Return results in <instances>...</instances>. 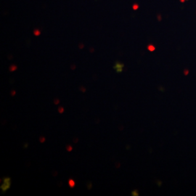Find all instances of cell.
Segmentation results:
<instances>
[{
  "label": "cell",
  "mask_w": 196,
  "mask_h": 196,
  "mask_svg": "<svg viewBox=\"0 0 196 196\" xmlns=\"http://www.w3.org/2000/svg\"><path fill=\"white\" fill-rule=\"evenodd\" d=\"M66 149H67V150L68 152H71V150H73V148L71 146V145H68L67 148H66Z\"/></svg>",
  "instance_id": "9"
},
{
  "label": "cell",
  "mask_w": 196,
  "mask_h": 196,
  "mask_svg": "<svg viewBox=\"0 0 196 196\" xmlns=\"http://www.w3.org/2000/svg\"><path fill=\"white\" fill-rule=\"evenodd\" d=\"M138 7H139V6H138V5H137V4H134V5H133V9L134 10H137V9H138Z\"/></svg>",
  "instance_id": "10"
},
{
  "label": "cell",
  "mask_w": 196,
  "mask_h": 196,
  "mask_svg": "<svg viewBox=\"0 0 196 196\" xmlns=\"http://www.w3.org/2000/svg\"><path fill=\"white\" fill-rule=\"evenodd\" d=\"M58 103H59V100H58V99L55 100V104H58Z\"/></svg>",
  "instance_id": "13"
},
{
  "label": "cell",
  "mask_w": 196,
  "mask_h": 196,
  "mask_svg": "<svg viewBox=\"0 0 196 196\" xmlns=\"http://www.w3.org/2000/svg\"><path fill=\"white\" fill-rule=\"evenodd\" d=\"M34 34L35 36H39L41 34V32L39 29H36V30H34Z\"/></svg>",
  "instance_id": "6"
},
{
  "label": "cell",
  "mask_w": 196,
  "mask_h": 196,
  "mask_svg": "<svg viewBox=\"0 0 196 196\" xmlns=\"http://www.w3.org/2000/svg\"><path fill=\"white\" fill-rule=\"evenodd\" d=\"M58 111H59L60 113H63L64 112V108L62 106H60L59 108H58Z\"/></svg>",
  "instance_id": "8"
},
{
  "label": "cell",
  "mask_w": 196,
  "mask_h": 196,
  "mask_svg": "<svg viewBox=\"0 0 196 196\" xmlns=\"http://www.w3.org/2000/svg\"><path fill=\"white\" fill-rule=\"evenodd\" d=\"M68 185H69V187L71 188H74V187H75V185H76L75 181H74L73 179H70L68 180Z\"/></svg>",
  "instance_id": "3"
},
{
  "label": "cell",
  "mask_w": 196,
  "mask_h": 196,
  "mask_svg": "<svg viewBox=\"0 0 196 196\" xmlns=\"http://www.w3.org/2000/svg\"><path fill=\"white\" fill-rule=\"evenodd\" d=\"M184 74H185V75H187V74H189V71H188V70H185V71H184Z\"/></svg>",
  "instance_id": "12"
},
{
  "label": "cell",
  "mask_w": 196,
  "mask_h": 196,
  "mask_svg": "<svg viewBox=\"0 0 196 196\" xmlns=\"http://www.w3.org/2000/svg\"><path fill=\"white\" fill-rule=\"evenodd\" d=\"M10 71H11V72H13V71H16V69H17V66H15V65H12L10 67Z\"/></svg>",
  "instance_id": "5"
},
{
  "label": "cell",
  "mask_w": 196,
  "mask_h": 196,
  "mask_svg": "<svg viewBox=\"0 0 196 196\" xmlns=\"http://www.w3.org/2000/svg\"><path fill=\"white\" fill-rule=\"evenodd\" d=\"M148 50H149V51H150V52H153L155 50H156V47H155L154 46H153V45L149 44L148 46Z\"/></svg>",
  "instance_id": "4"
},
{
  "label": "cell",
  "mask_w": 196,
  "mask_h": 196,
  "mask_svg": "<svg viewBox=\"0 0 196 196\" xmlns=\"http://www.w3.org/2000/svg\"><path fill=\"white\" fill-rule=\"evenodd\" d=\"M40 142L41 143H43V142H45V138L44 137H40Z\"/></svg>",
  "instance_id": "11"
},
{
  "label": "cell",
  "mask_w": 196,
  "mask_h": 196,
  "mask_svg": "<svg viewBox=\"0 0 196 196\" xmlns=\"http://www.w3.org/2000/svg\"><path fill=\"white\" fill-rule=\"evenodd\" d=\"M11 94H12V96H14V95H15V91H13Z\"/></svg>",
  "instance_id": "14"
},
{
  "label": "cell",
  "mask_w": 196,
  "mask_h": 196,
  "mask_svg": "<svg viewBox=\"0 0 196 196\" xmlns=\"http://www.w3.org/2000/svg\"><path fill=\"white\" fill-rule=\"evenodd\" d=\"M132 195H133V196H137V195H139L138 191H137V190H134V191H132Z\"/></svg>",
  "instance_id": "7"
},
{
  "label": "cell",
  "mask_w": 196,
  "mask_h": 196,
  "mask_svg": "<svg viewBox=\"0 0 196 196\" xmlns=\"http://www.w3.org/2000/svg\"><path fill=\"white\" fill-rule=\"evenodd\" d=\"M124 65L122 63L117 61L115 63V66H113V68L116 70L117 73H121L123 71V69H124Z\"/></svg>",
  "instance_id": "2"
},
{
  "label": "cell",
  "mask_w": 196,
  "mask_h": 196,
  "mask_svg": "<svg viewBox=\"0 0 196 196\" xmlns=\"http://www.w3.org/2000/svg\"><path fill=\"white\" fill-rule=\"evenodd\" d=\"M3 180L4 183L3 185H1V189H2L3 193H5L10 187V185H11V179L10 177H5L3 179Z\"/></svg>",
  "instance_id": "1"
}]
</instances>
